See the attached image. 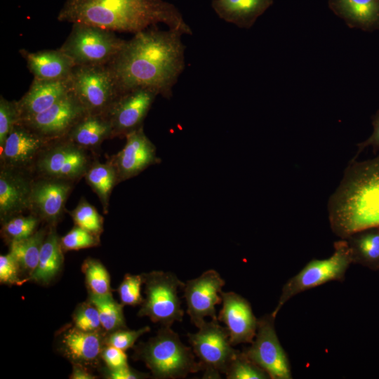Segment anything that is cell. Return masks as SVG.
<instances>
[{"label": "cell", "instance_id": "cell-1", "mask_svg": "<svg viewBox=\"0 0 379 379\" xmlns=\"http://www.w3.org/2000/svg\"><path fill=\"white\" fill-rule=\"evenodd\" d=\"M183 34L168 29H147L135 34L107 65L119 94L137 88H149L170 99L185 67Z\"/></svg>", "mask_w": 379, "mask_h": 379}, {"label": "cell", "instance_id": "cell-2", "mask_svg": "<svg viewBox=\"0 0 379 379\" xmlns=\"http://www.w3.org/2000/svg\"><path fill=\"white\" fill-rule=\"evenodd\" d=\"M58 20L134 34L162 23L192 35L179 9L164 0H65Z\"/></svg>", "mask_w": 379, "mask_h": 379}, {"label": "cell", "instance_id": "cell-3", "mask_svg": "<svg viewBox=\"0 0 379 379\" xmlns=\"http://www.w3.org/2000/svg\"><path fill=\"white\" fill-rule=\"evenodd\" d=\"M327 210L331 229L340 239L379 227V154L361 161L351 159Z\"/></svg>", "mask_w": 379, "mask_h": 379}, {"label": "cell", "instance_id": "cell-4", "mask_svg": "<svg viewBox=\"0 0 379 379\" xmlns=\"http://www.w3.org/2000/svg\"><path fill=\"white\" fill-rule=\"evenodd\" d=\"M135 357L145 364L155 378H183L201 371L192 348L184 345L171 326H163L155 336L138 345Z\"/></svg>", "mask_w": 379, "mask_h": 379}, {"label": "cell", "instance_id": "cell-5", "mask_svg": "<svg viewBox=\"0 0 379 379\" xmlns=\"http://www.w3.org/2000/svg\"><path fill=\"white\" fill-rule=\"evenodd\" d=\"M333 254L326 259H312L283 286L279 301L272 314L276 317L283 305L293 296L332 281H343L352 264L347 241L333 244Z\"/></svg>", "mask_w": 379, "mask_h": 379}, {"label": "cell", "instance_id": "cell-6", "mask_svg": "<svg viewBox=\"0 0 379 379\" xmlns=\"http://www.w3.org/2000/svg\"><path fill=\"white\" fill-rule=\"evenodd\" d=\"M72 25L70 34L58 49L75 66L108 65L126 43L114 32L82 23Z\"/></svg>", "mask_w": 379, "mask_h": 379}, {"label": "cell", "instance_id": "cell-7", "mask_svg": "<svg viewBox=\"0 0 379 379\" xmlns=\"http://www.w3.org/2000/svg\"><path fill=\"white\" fill-rule=\"evenodd\" d=\"M145 298L138 313L152 321L171 326L175 321H182L184 311L178 295L185 284L171 272L152 271L142 274Z\"/></svg>", "mask_w": 379, "mask_h": 379}, {"label": "cell", "instance_id": "cell-8", "mask_svg": "<svg viewBox=\"0 0 379 379\" xmlns=\"http://www.w3.org/2000/svg\"><path fill=\"white\" fill-rule=\"evenodd\" d=\"M94 154L65 137L53 140L39 156L32 173L76 183L96 159Z\"/></svg>", "mask_w": 379, "mask_h": 379}, {"label": "cell", "instance_id": "cell-9", "mask_svg": "<svg viewBox=\"0 0 379 379\" xmlns=\"http://www.w3.org/2000/svg\"><path fill=\"white\" fill-rule=\"evenodd\" d=\"M69 80L71 92L87 113L106 114L119 95L107 65L74 66Z\"/></svg>", "mask_w": 379, "mask_h": 379}, {"label": "cell", "instance_id": "cell-10", "mask_svg": "<svg viewBox=\"0 0 379 379\" xmlns=\"http://www.w3.org/2000/svg\"><path fill=\"white\" fill-rule=\"evenodd\" d=\"M218 320L205 321L194 333H187V338L194 354L204 371L203 378H220L239 352L230 341L227 328Z\"/></svg>", "mask_w": 379, "mask_h": 379}, {"label": "cell", "instance_id": "cell-11", "mask_svg": "<svg viewBox=\"0 0 379 379\" xmlns=\"http://www.w3.org/2000/svg\"><path fill=\"white\" fill-rule=\"evenodd\" d=\"M275 317L267 314L258 319L255 336L245 354L262 368L271 379H291V368L274 326Z\"/></svg>", "mask_w": 379, "mask_h": 379}, {"label": "cell", "instance_id": "cell-12", "mask_svg": "<svg viewBox=\"0 0 379 379\" xmlns=\"http://www.w3.org/2000/svg\"><path fill=\"white\" fill-rule=\"evenodd\" d=\"M158 93L137 88L120 93L107 112L112 126V138H125L143 126V121Z\"/></svg>", "mask_w": 379, "mask_h": 379}, {"label": "cell", "instance_id": "cell-13", "mask_svg": "<svg viewBox=\"0 0 379 379\" xmlns=\"http://www.w3.org/2000/svg\"><path fill=\"white\" fill-rule=\"evenodd\" d=\"M225 284V281L214 270H206L185 284L183 290L187 313L196 327L203 324L207 317L218 320L215 306L222 302L220 292Z\"/></svg>", "mask_w": 379, "mask_h": 379}, {"label": "cell", "instance_id": "cell-14", "mask_svg": "<svg viewBox=\"0 0 379 379\" xmlns=\"http://www.w3.org/2000/svg\"><path fill=\"white\" fill-rule=\"evenodd\" d=\"M75 183L60 179L34 177L28 211L48 227H55Z\"/></svg>", "mask_w": 379, "mask_h": 379}, {"label": "cell", "instance_id": "cell-15", "mask_svg": "<svg viewBox=\"0 0 379 379\" xmlns=\"http://www.w3.org/2000/svg\"><path fill=\"white\" fill-rule=\"evenodd\" d=\"M51 141L18 122L1 147L0 166L32 173L39 156Z\"/></svg>", "mask_w": 379, "mask_h": 379}, {"label": "cell", "instance_id": "cell-16", "mask_svg": "<svg viewBox=\"0 0 379 379\" xmlns=\"http://www.w3.org/2000/svg\"><path fill=\"white\" fill-rule=\"evenodd\" d=\"M86 113L70 92L46 111L20 122L49 140L65 138Z\"/></svg>", "mask_w": 379, "mask_h": 379}, {"label": "cell", "instance_id": "cell-17", "mask_svg": "<svg viewBox=\"0 0 379 379\" xmlns=\"http://www.w3.org/2000/svg\"><path fill=\"white\" fill-rule=\"evenodd\" d=\"M125 138L124 147L109 158L115 168L119 183L161 162L157 148L145 133L143 126L131 132Z\"/></svg>", "mask_w": 379, "mask_h": 379}, {"label": "cell", "instance_id": "cell-18", "mask_svg": "<svg viewBox=\"0 0 379 379\" xmlns=\"http://www.w3.org/2000/svg\"><path fill=\"white\" fill-rule=\"evenodd\" d=\"M222 308L218 319L226 326L230 341L234 346L251 343L255 336L258 319L253 314L250 302L241 295L232 292H220Z\"/></svg>", "mask_w": 379, "mask_h": 379}, {"label": "cell", "instance_id": "cell-19", "mask_svg": "<svg viewBox=\"0 0 379 379\" xmlns=\"http://www.w3.org/2000/svg\"><path fill=\"white\" fill-rule=\"evenodd\" d=\"M34 175L31 172L0 166V220L28 211Z\"/></svg>", "mask_w": 379, "mask_h": 379}, {"label": "cell", "instance_id": "cell-20", "mask_svg": "<svg viewBox=\"0 0 379 379\" xmlns=\"http://www.w3.org/2000/svg\"><path fill=\"white\" fill-rule=\"evenodd\" d=\"M70 92L69 78L60 80L34 78L29 90L17 100L19 121L46 111Z\"/></svg>", "mask_w": 379, "mask_h": 379}, {"label": "cell", "instance_id": "cell-21", "mask_svg": "<svg viewBox=\"0 0 379 379\" xmlns=\"http://www.w3.org/2000/svg\"><path fill=\"white\" fill-rule=\"evenodd\" d=\"M102 335L100 331L88 332L74 326L63 328L59 337V348L72 364L86 367L95 365L101 357Z\"/></svg>", "mask_w": 379, "mask_h": 379}, {"label": "cell", "instance_id": "cell-22", "mask_svg": "<svg viewBox=\"0 0 379 379\" xmlns=\"http://www.w3.org/2000/svg\"><path fill=\"white\" fill-rule=\"evenodd\" d=\"M27 68L34 79L60 80L68 79L75 65L65 53L57 50H44L30 52L20 49Z\"/></svg>", "mask_w": 379, "mask_h": 379}, {"label": "cell", "instance_id": "cell-23", "mask_svg": "<svg viewBox=\"0 0 379 379\" xmlns=\"http://www.w3.org/2000/svg\"><path fill=\"white\" fill-rule=\"evenodd\" d=\"M328 5L350 28L379 30V0H328Z\"/></svg>", "mask_w": 379, "mask_h": 379}, {"label": "cell", "instance_id": "cell-24", "mask_svg": "<svg viewBox=\"0 0 379 379\" xmlns=\"http://www.w3.org/2000/svg\"><path fill=\"white\" fill-rule=\"evenodd\" d=\"M274 0H212L211 6L224 21L249 29L273 4Z\"/></svg>", "mask_w": 379, "mask_h": 379}, {"label": "cell", "instance_id": "cell-25", "mask_svg": "<svg viewBox=\"0 0 379 379\" xmlns=\"http://www.w3.org/2000/svg\"><path fill=\"white\" fill-rule=\"evenodd\" d=\"M112 126L107 114L86 113L65 136L79 147L95 152L102 142L112 139Z\"/></svg>", "mask_w": 379, "mask_h": 379}, {"label": "cell", "instance_id": "cell-26", "mask_svg": "<svg viewBox=\"0 0 379 379\" xmlns=\"http://www.w3.org/2000/svg\"><path fill=\"white\" fill-rule=\"evenodd\" d=\"M60 238L55 227H48L44 239L36 268L29 281L46 285L49 284L62 270L64 256Z\"/></svg>", "mask_w": 379, "mask_h": 379}, {"label": "cell", "instance_id": "cell-27", "mask_svg": "<svg viewBox=\"0 0 379 379\" xmlns=\"http://www.w3.org/2000/svg\"><path fill=\"white\" fill-rule=\"evenodd\" d=\"M345 239L350 250L352 264L379 271V227L361 230Z\"/></svg>", "mask_w": 379, "mask_h": 379}, {"label": "cell", "instance_id": "cell-28", "mask_svg": "<svg viewBox=\"0 0 379 379\" xmlns=\"http://www.w3.org/2000/svg\"><path fill=\"white\" fill-rule=\"evenodd\" d=\"M48 226L37 230L29 237L10 242L9 253L17 261L22 275L28 281L37 267L41 249L47 234Z\"/></svg>", "mask_w": 379, "mask_h": 379}, {"label": "cell", "instance_id": "cell-29", "mask_svg": "<svg viewBox=\"0 0 379 379\" xmlns=\"http://www.w3.org/2000/svg\"><path fill=\"white\" fill-rule=\"evenodd\" d=\"M84 178L97 194L105 213H107L113 188L119 184L115 168L109 159L105 163L95 159L87 170Z\"/></svg>", "mask_w": 379, "mask_h": 379}, {"label": "cell", "instance_id": "cell-30", "mask_svg": "<svg viewBox=\"0 0 379 379\" xmlns=\"http://www.w3.org/2000/svg\"><path fill=\"white\" fill-rule=\"evenodd\" d=\"M88 302L98 311L102 328L107 332L126 328L123 312L124 305L115 301L112 295H97L89 293Z\"/></svg>", "mask_w": 379, "mask_h": 379}, {"label": "cell", "instance_id": "cell-31", "mask_svg": "<svg viewBox=\"0 0 379 379\" xmlns=\"http://www.w3.org/2000/svg\"><path fill=\"white\" fill-rule=\"evenodd\" d=\"M89 293L97 295H112L109 274L100 261L86 258L81 267Z\"/></svg>", "mask_w": 379, "mask_h": 379}, {"label": "cell", "instance_id": "cell-32", "mask_svg": "<svg viewBox=\"0 0 379 379\" xmlns=\"http://www.w3.org/2000/svg\"><path fill=\"white\" fill-rule=\"evenodd\" d=\"M40 222V219L31 213L27 216L18 215L2 223L1 234L9 244L32 235Z\"/></svg>", "mask_w": 379, "mask_h": 379}, {"label": "cell", "instance_id": "cell-33", "mask_svg": "<svg viewBox=\"0 0 379 379\" xmlns=\"http://www.w3.org/2000/svg\"><path fill=\"white\" fill-rule=\"evenodd\" d=\"M68 213L75 225L98 236L102 232L104 222L102 216L84 197H81L77 206Z\"/></svg>", "mask_w": 379, "mask_h": 379}, {"label": "cell", "instance_id": "cell-34", "mask_svg": "<svg viewBox=\"0 0 379 379\" xmlns=\"http://www.w3.org/2000/svg\"><path fill=\"white\" fill-rule=\"evenodd\" d=\"M225 376L227 379H268V374L242 351L230 364Z\"/></svg>", "mask_w": 379, "mask_h": 379}, {"label": "cell", "instance_id": "cell-35", "mask_svg": "<svg viewBox=\"0 0 379 379\" xmlns=\"http://www.w3.org/2000/svg\"><path fill=\"white\" fill-rule=\"evenodd\" d=\"M60 243L64 251L79 250L98 246L100 244V236L74 225L60 238Z\"/></svg>", "mask_w": 379, "mask_h": 379}, {"label": "cell", "instance_id": "cell-36", "mask_svg": "<svg viewBox=\"0 0 379 379\" xmlns=\"http://www.w3.org/2000/svg\"><path fill=\"white\" fill-rule=\"evenodd\" d=\"M143 284L142 274H125L118 288V293L123 305L136 306L141 305V286Z\"/></svg>", "mask_w": 379, "mask_h": 379}, {"label": "cell", "instance_id": "cell-37", "mask_svg": "<svg viewBox=\"0 0 379 379\" xmlns=\"http://www.w3.org/2000/svg\"><path fill=\"white\" fill-rule=\"evenodd\" d=\"M74 326L84 331H100L102 325L96 307L91 302H83L73 314Z\"/></svg>", "mask_w": 379, "mask_h": 379}, {"label": "cell", "instance_id": "cell-38", "mask_svg": "<svg viewBox=\"0 0 379 379\" xmlns=\"http://www.w3.org/2000/svg\"><path fill=\"white\" fill-rule=\"evenodd\" d=\"M19 121L17 100H8L0 97V148L13 126Z\"/></svg>", "mask_w": 379, "mask_h": 379}, {"label": "cell", "instance_id": "cell-39", "mask_svg": "<svg viewBox=\"0 0 379 379\" xmlns=\"http://www.w3.org/2000/svg\"><path fill=\"white\" fill-rule=\"evenodd\" d=\"M149 331V326H145L138 330L119 329L110 333L105 343L126 351L132 347L141 335Z\"/></svg>", "mask_w": 379, "mask_h": 379}, {"label": "cell", "instance_id": "cell-40", "mask_svg": "<svg viewBox=\"0 0 379 379\" xmlns=\"http://www.w3.org/2000/svg\"><path fill=\"white\" fill-rule=\"evenodd\" d=\"M19 265L11 253L0 255V282L7 285H21L26 281L20 277Z\"/></svg>", "mask_w": 379, "mask_h": 379}, {"label": "cell", "instance_id": "cell-41", "mask_svg": "<svg viewBox=\"0 0 379 379\" xmlns=\"http://www.w3.org/2000/svg\"><path fill=\"white\" fill-rule=\"evenodd\" d=\"M101 358L107 368L115 369L128 366V357L125 351L112 345H106L102 347Z\"/></svg>", "mask_w": 379, "mask_h": 379}, {"label": "cell", "instance_id": "cell-42", "mask_svg": "<svg viewBox=\"0 0 379 379\" xmlns=\"http://www.w3.org/2000/svg\"><path fill=\"white\" fill-rule=\"evenodd\" d=\"M372 125L373 133L366 140L357 145V151L352 159H357L358 155L368 147H371L374 153L379 150V109L372 117Z\"/></svg>", "mask_w": 379, "mask_h": 379}, {"label": "cell", "instance_id": "cell-43", "mask_svg": "<svg viewBox=\"0 0 379 379\" xmlns=\"http://www.w3.org/2000/svg\"><path fill=\"white\" fill-rule=\"evenodd\" d=\"M106 378L109 379H138L146 377V375L141 373L128 366L115 369L107 368Z\"/></svg>", "mask_w": 379, "mask_h": 379}, {"label": "cell", "instance_id": "cell-44", "mask_svg": "<svg viewBox=\"0 0 379 379\" xmlns=\"http://www.w3.org/2000/svg\"><path fill=\"white\" fill-rule=\"evenodd\" d=\"M69 378L71 379H94L96 377L87 370V367L73 364V369Z\"/></svg>", "mask_w": 379, "mask_h": 379}]
</instances>
